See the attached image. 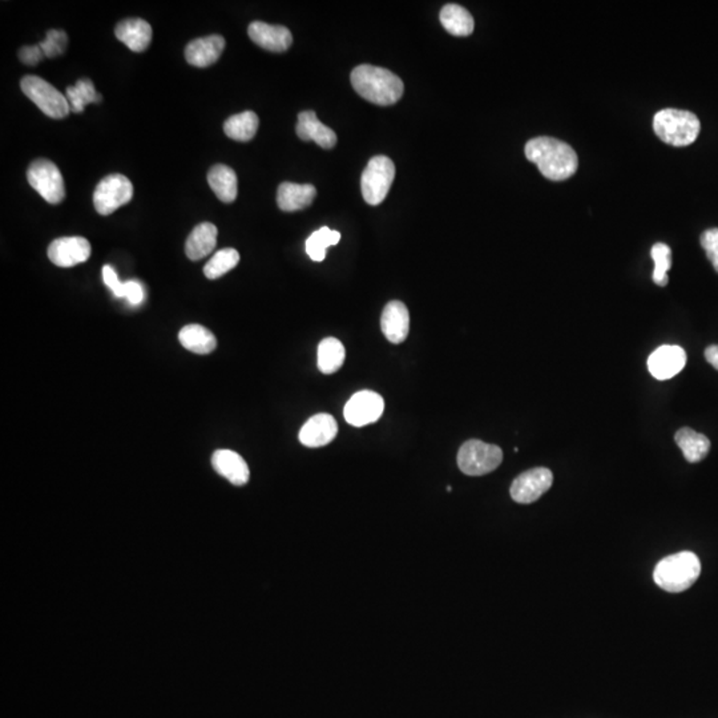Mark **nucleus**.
<instances>
[{"label": "nucleus", "instance_id": "f704fd0d", "mask_svg": "<svg viewBox=\"0 0 718 718\" xmlns=\"http://www.w3.org/2000/svg\"><path fill=\"white\" fill-rule=\"evenodd\" d=\"M103 279L104 284L112 290V293H113L116 297H124V284L120 282L119 277H117L116 271H114L112 266H104Z\"/></svg>", "mask_w": 718, "mask_h": 718}, {"label": "nucleus", "instance_id": "6e6552de", "mask_svg": "<svg viewBox=\"0 0 718 718\" xmlns=\"http://www.w3.org/2000/svg\"><path fill=\"white\" fill-rule=\"evenodd\" d=\"M29 185L50 204H60L66 197L63 176L59 168L47 159H37L27 170Z\"/></svg>", "mask_w": 718, "mask_h": 718}, {"label": "nucleus", "instance_id": "a211bd4d", "mask_svg": "<svg viewBox=\"0 0 718 718\" xmlns=\"http://www.w3.org/2000/svg\"><path fill=\"white\" fill-rule=\"evenodd\" d=\"M212 465L218 475L234 486H244L249 481L250 471L241 455L231 449H217L212 457Z\"/></svg>", "mask_w": 718, "mask_h": 718}, {"label": "nucleus", "instance_id": "f257e3e1", "mask_svg": "<svg viewBox=\"0 0 718 718\" xmlns=\"http://www.w3.org/2000/svg\"><path fill=\"white\" fill-rule=\"evenodd\" d=\"M527 159L534 162L544 177L563 181L576 172L579 159L571 145L553 137H535L524 148Z\"/></svg>", "mask_w": 718, "mask_h": 718}, {"label": "nucleus", "instance_id": "c756f323", "mask_svg": "<svg viewBox=\"0 0 718 718\" xmlns=\"http://www.w3.org/2000/svg\"><path fill=\"white\" fill-rule=\"evenodd\" d=\"M66 98L71 106V112L74 113H82L87 104L98 103L101 100V96L96 92L95 85L88 79L79 80L74 87L66 88Z\"/></svg>", "mask_w": 718, "mask_h": 718}, {"label": "nucleus", "instance_id": "412c9836", "mask_svg": "<svg viewBox=\"0 0 718 718\" xmlns=\"http://www.w3.org/2000/svg\"><path fill=\"white\" fill-rule=\"evenodd\" d=\"M316 191L310 183H282L277 191V204L284 212H295L310 207Z\"/></svg>", "mask_w": 718, "mask_h": 718}, {"label": "nucleus", "instance_id": "72a5a7b5", "mask_svg": "<svg viewBox=\"0 0 718 718\" xmlns=\"http://www.w3.org/2000/svg\"><path fill=\"white\" fill-rule=\"evenodd\" d=\"M702 247L706 252L707 258L712 262L713 268L718 273V228L707 229L701 234L699 238Z\"/></svg>", "mask_w": 718, "mask_h": 718}, {"label": "nucleus", "instance_id": "f03ea898", "mask_svg": "<svg viewBox=\"0 0 718 718\" xmlns=\"http://www.w3.org/2000/svg\"><path fill=\"white\" fill-rule=\"evenodd\" d=\"M350 79L359 96L378 105H393L403 96L401 77L380 66L362 64L353 69Z\"/></svg>", "mask_w": 718, "mask_h": 718}, {"label": "nucleus", "instance_id": "20e7f679", "mask_svg": "<svg viewBox=\"0 0 718 718\" xmlns=\"http://www.w3.org/2000/svg\"><path fill=\"white\" fill-rule=\"evenodd\" d=\"M653 129L664 143L673 146L693 144L701 130V122L696 114L681 109H662L654 114Z\"/></svg>", "mask_w": 718, "mask_h": 718}, {"label": "nucleus", "instance_id": "7c9ffc66", "mask_svg": "<svg viewBox=\"0 0 718 718\" xmlns=\"http://www.w3.org/2000/svg\"><path fill=\"white\" fill-rule=\"evenodd\" d=\"M239 262V254L236 249L226 247L218 250L204 266V274L207 279H217L225 276L231 269L236 268Z\"/></svg>", "mask_w": 718, "mask_h": 718}, {"label": "nucleus", "instance_id": "473e14b6", "mask_svg": "<svg viewBox=\"0 0 718 718\" xmlns=\"http://www.w3.org/2000/svg\"><path fill=\"white\" fill-rule=\"evenodd\" d=\"M66 43H68V36H66V32L60 31V29H51V31H48L45 40H43L39 45L44 56L56 58V56L64 52Z\"/></svg>", "mask_w": 718, "mask_h": 718}, {"label": "nucleus", "instance_id": "aec40b11", "mask_svg": "<svg viewBox=\"0 0 718 718\" xmlns=\"http://www.w3.org/2000/svg\"><path fill=\"white\" fill-rule=\"evenodd\" d=\"M114 35L133 52H144L152 42V27L144 19H125L117 24Z\"/></svg>", "mask_w": 718, "mask_h": 718}, {"label": "nucleus", "instance_id": "393cba45", "mask_svg": "<svg viewBox=\"0 0 718 718\" xmlns=\"http://www.w3.org/2000/svg\"><path fill=\"white\" fill-rule=\"evenodd\" d=\"M675 443L689 463L701 462L710 449V441L704 433H696L689 427L680 428L675 433Z\"/></svg>", "mask_w": 718, "mask_h": 718}, {"label": "nucleus", "instance_id": "4468645a", "mask_svg": "<svg viewBox=\"0 0 718 718\" xmlns=\"http://www.w3.org/2000/svg\"><path fill=\"white\" fill-rule=\"evenodd\" d=\"M338 433L337 420L330 414H316L311 417L300 428V438L303 446L316 449L332 443Z\"/></svg>", "mask_w": 718, "mask_h": 718}, {"label": "nucleus", "instance_id": "9b49d317", "mask_svg": "<svg viewBox=\"0 0 718 718\" xmlns=\"http://www.w3.org/2000/svg\"><path fill=\"white\" fill-rule=\"evenodd\" d=\"M553 483L552 471L545 467L532 468L520 473L511 486L510 494L515 502L529 504L536 502L550 488Z\"/></svg>", "mask_w": 718, "mask_h": 718}, {"label": "nucleus", "instance_id": "0eeeda50", "mask_svg": "<svg viewBox=\"0 0 718 718\" xmlns=\"http://www.w3.org/2000/svg\"><path fill=\"white\" fill-rule=\"evenodd\" d=\"M20 88L29 100L34 101L42 112L52 119H63L71 112L66 96L42 77L34 74L24 76L20 82Z\"/></svg>", "mask_w": 718, "mask_h": 718}, {"label": "nucleus", "instance_id": "cd10ccee", "mask_svg": "<svg viewBox=\"0 0 718 718\" xmlns=\"http://www.w3.org/2000/svg\"><path fill=\"white\" fill-rule=\"evenodd\" d=\"M258 124H260V120H258V116L254 112H242V113L234 114V116L226 120L225 124H223V132L231 140L246 143V141H250L254 137L255 133H257Z\"/></svg>", "mask_w": 718, "mask_h": 718}, {"label": "nucleus", "instance_id": "a878e982", "mask_svg": "<svg viewBox=\"0 0 718 718\" xmlns=\"http://www.w3.org/2000/svg\"><path fill=\"white\" fill-rule=\"evenodd\" d=\"M441 23L447 32L454 36H468L472 34L473 18L464 7L459 4H447L441 11Z\"/></svg>", "mask_w": 718, "mask_h": 718}, {"label": "nucleus", "instance_id": "ddd939ff", "mask_svg": "<svg viewBox=\"0 0 718 718\" xmlns=\"http://www.w3.org/2000/svg\"><path fill=\"white\" fill-rule=\"evenodd\" d=\"M686 353L680 346L664 345L648 358V369L656 379L667 380L683 371Z\"/></svg>", "mask_w": 718, "mask_h": 718}, {"label": "nucleus", "instance_id": "1a4fd4ad", "mask_svg": "<svg viewBox=\"0 0 718 718\" xmlns=\"http://www.w3.org/2000/svg\"><path fill=\"white\" fill-rule=\"evenodd\" d=\"M132 197L133 185L129 178L122 175H109L96 186L93 205L98 215H109L128 204Z\"/></svg>", "mask_w": 718, "mask_h": 718}, {"label": "nucleus", "instance_id": "4c0bfd02", "mask_svg": "<svg viewBox=\"0 0 718 718\" xmlns=\"http://www.w3.org/2000/svg\"><path fill=\"white\" fill-rule=\"evenodd\" d=\"M705 358H706V361L709 362L715 370H718V345H712L706 347V350H705Z\"/></svg>", "mask_w": 718, "mask_h": 718}, {"label": "nucleus", "instance_id": "4be33fe9", "mask_svg": "<svg viewBox=\"0 0 718 718\" xmlns=\"http://www.w3.org/2000/svg\"><path fill=\"white\" fill-rule=\"evenodd\" d=\"M218 230L213 223L202 222L189 234L185 242V253L189 260L199 261L207 257L217 245Z\"/></svg>", "mask_w": 718, "mask_h": 718}, {"label": "nucleus", "instance_id": "c85d7f7f", "mask_svg": "<svg viewBox=\"0 0 718 718\" xmlns=\"http://www.w3.org/2000/svg\"><path fill=\"white\" fill-rule=\"evenodd\" d=\"M340 239V233L337 230L324 226L314 231L308 239H306L305 249L308 257L316 262H321L326 257V249L332 245H337Z\"/></svg>", "mask_w": 718, "mask_h": 718}, {"label": "nucleus", "instance_id": "c9c22d12", "mask_svg": "<svg viewBox=\"0 0 718 718\" xmlns=\"http://www.w3.org/2000/svg\"><path fill=\"white\" fill-rule=\"evenodd\" d=\"M124 297L132 305H140L145 298V294H144L143 286L137 281H128L124 282Z\"/></svg>", "mask_w": 718, "mask_h": 718}, {"label": "nucleus", "instance_id": "e433bc0d", "mask_svg": "<svg viewBox=\"0 0 718 718\" xmlns=\"http://www.w3.org/2000/svg\"><path fill=\"white\" fill-rule=\"evenodd\" d=\"M43 56H44V53H43L39 44L23 47L19 51V58L24 64H28V66H35V64L39 63Z\"/></svg>", "mask_w": 718, "mask_h": 718}, {"label": "nucleus", "instance_id": "f8f14e48", "mask_svg": "<svg viewBox=\"0 0 718 718\" xmlns=\"http://www.w3.org/2000/svg\"><path fill=\"white\" fill-rule=\"evenodd\" d=\"M90 244L84 237H61L48 246L47 254L53 265L72 268L90 257Z\"/></svg>", "mask_w": 718, "mask_h": 718}, {"label": "nucleus", "instance_id": "dca6fc26", "mask_svg": "<svg viewBox=\"0 0 718 718\" xmlns=\"http://www.w3.org/2000/svg\"><path fill=\"white\" fill-rule=\"evenodd\" d=\"M380 329L391 343L404 342L410 330V314L401 300H391L385 306L380 318Z\"/></svg>", "mask_w": 718, "mask_h": 718}, {"label": "nucleus", "instance_id": "b1692460", "mask_svg": "<svg viewBox=\"0 0 718 718\" xmlns=\"http://www.w3.org/2000/svg\"><path fill=\"white\" fill-rule=\"evenodd\" d=\"M178 340L186 350L199 355L212 353L217 346V339L207 327L201 324H186L178 332Z\"/></svg>", "mask_w": 718, "mask_h": 718}, {"label": "nucleus", "instance_id": "6ab92c4d", "mask_svg": "<svg viewBox=\"0 0 718 718\" xmlns=\"http://www.w3.org/2000/svg\"><path fill=\"white\" fill-rule=\"evenodd\" d=\"M298 137L303 141H314L324 149L332 148L337 144V135L332 128L326 127L319 121L316 112L305 111L298 114L297 128Z\"/></svg>", "mask_w": 718, "mask_h": 718}, {"label": "nucleus", "instance_id": "bb28decb", "mask_svg": "<svg viewBox=\"0 0 718 718\" xmlns=\"http://www.w3.org/2000/svg\"><path fill=\"white\" fill-rule=\"evenodd\" d=\"M345 358V347L337 338L327 337L319 343L316 363H318L319 371L324 372V374H334V372H337L342 367Z\"/></svg>", "mask_w": 718, "mask_h": 718}, {"label": "nucleus", "instance_id": "7ed1b4c3", "mask_svg": "<svg viewBox=\"0 0 718 718\" xmlns=\"http://www.w3.org/2000/svg\"><path fill=\"white\" fill-rule=\"evenodd\" d=\"M699 574V558L693 552L683 550L659 561L654 568L653 579L661 589L680 593L689 589L698 579Z\"/></svg>", "mask_w": 718, "mask_h": 718}, {"label": "nucleus", "instance_id": "423d86ee", "mask_svg": "<svg viewBox=\"0 0 718 718\" xmlns=\"http://www.w3.org/2000/svg\"><path fill=\"white\" fill-rule=\"evenodd\" d=\"M395 177V165L386 156H375L370 160L362 173L361 191L369 205H379L387 196Z\"/></svg>", "mask_w": 718, "mask_h": 718}, {"label": "nucleus", "instance_id": "9d476101", "mask_svg": "<svg viewBox=\"0 0 718 718\" xmlns=\"http://www.w3.org/2000/svg\"><path fill=\"white\" fill-rule=\"evenodd\" d=\"M385 402L382 396L374 391L362 390L354 394L345 406L346 422L354 427H363L377 422L382 417Z\"/></svg>", "mask_w": 718, "mask_h": 718}, {"label": "nucleus", "instance_id": "2eb2a0df", "mask_svg": "<svg viewBox=\"0 0 718 718\" xmlns=\"http://www.w3.org/2000/svg\"><path fill=\"white\" fill-rule=\"evenodd\" d=\"M250 39L263 50L284 52L292 45L293 35L286 27L253 21L247 28Z\"/></svg>", "mask_w": 718, "mask_h": 718}, {"label": "nucleus", "instance_id": "39448f33", "mask_svg": "<svg viewBox=\"0 0 718 718\" xmlns=\"http://www.w3.org/2000/svg\"><path fill=\"white\" fill-rule=\"evenodd\" d=\"M503 462L499 446L484 443L478 439L464 441L457 452V465L468 476H481L492 472Z\"/></svg>", "mask_w": 718, "mask_h": 718}, {"label": "nucleus", "instance_id": "f3484780", "mask_svg": "<svg viewBox=\"0 0 718 718\" xmlns=\"http://www.w3.org/2000/svg\"><path fill=\"white\" fill-rule=\"evenodd\" d=\"M225 48V39L221 35L199 37L191 40L185 48V58L191 66L205 68L212 66L220 59Z\"/></svg>", "mask_w": 718, "mask_h": 718}, {"label": "nucleus", "instance_id": "5701e85b", "mask_svg": "<svg viewBox=\"0 0 718 718\" xmlns=\"http://www.w3.org/2000/svg\"><path fill=\"white\" fill-rule=\"evenodd\" d=\"M207 183L215 196L222 202H233L238 191V181L236 172L228 165L217 164L210 168L207 173Z\"/></svg>", "mask_w": 718, "mask_h": 718}, {"label": "nucleus", "instance_id": "2f4dec72", "mask_svg": "<svg viewBox=\"0 0 718 718\" xmlns=\"http://www.w3.org/2000/svg\"><path fill=\"white\" fill-rule=\"evenodd\" d=\"M651 255L654 261V284L659 286H667V281H669L667 271L672 266V250L667 244L659 242L652 247Z\"/></svg>", "mask_w": 718, "mask_h": 718}]
</instances>
